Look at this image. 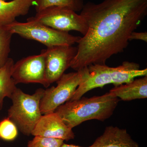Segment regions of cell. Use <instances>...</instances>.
<instances>
[{
  "instance_id": "6",
  "label": "cell",
  "mask_w": 147,
  "mask_h": 147,
  "mask_svg": "<svg viewBox=\"0 0 147 147\" xmlns=\"http://www.w3.org/2000/svg\"><path fill=\"white\" fill-rule=\"evenodd\" d=\"M28 19L66 32L76 31L84 36L88 30L84 18L74 11L65 7H48L36 12L34 16Z\"/></svg>"
},
{
  "instance_id": "12",
  "label": "cell",
  "mask_w": 147,
  "mask_h": 147,
  "mask_svg": "<svg viewBox=\"0 0 147 147\" xmlns=\"http://www.w3.org/2000/svg\"><path fill=\"white\" fill-rule=\"evenodd\" d=\"M109 93L124 101L147 98V76L115 86L110 90Z\"/></svg>"
},
{
  "instance_id": "3",
  "label": "cell",
  "mask_w": 147,
  "mask_h": 147,
  "mask_svg": "<svg viewBox=\"0 0 147 147\" xmlns=\"http://www.w3.org/2000/svg\"><path fill=\"white\" fill-rule=\"evenodd\" d=\"M119 101L118 98L108 92L100 96L69 100L59 106L55 112L72 129L90 120L104 121L113 115Z\"/></svg>"
},
{
  "instance_id": "17",
  "label": "cell",
  "mask_w": 147,
  "mask_h": 147,
  "mask_svg": "<svg viewBox=\"0 0 147 147\" xmlns=\"http://www.w3.org/2000/svg\"><path fill=\"white\" fill-rule=\"evenodd\" d=\"M18 134L17 127L8 117L0 121V139L11 142L16 139Z\"/></svg>"
},
{
  "instance_id": "7",
  "label": "cell",
  "mask_w": 147,
  "mask_h": 147,
  "mask_svg": "<svg viewBox=\"0 0 147 147\" xmlns=\"http://www.w3.org/2000/svg\"><path fill=\"white\" fill-rule=\"evenodd\" d=\"M83 79L81 70L64 74L57 81V86L46 89L40 102L42 115L55 112L59 106L70 100Z\"/></svg>"
},
{
  "instance_id": "5",
  "label": "cell",
  "mask_w": 147,
  "mask_h": 147,
  "mask_svg": "<svg viewBox=\"0 0 147 147\" xmlns=\"http://www.w3.org/2000/svg\"><path fill=\"white\" fill-rule=\"evenodd\" d=\"M6 26L13 34H18L23 38L36 40L47 47L59 45L72 46L78 43L81 38V37L57 30L28 19L25 23L15 21Z\"/></svg>"
},
{
  "instance_id": "1",
  "label": "cell",
  "mask_w": 147,
  "mask_h": 147,
  "mask_svg": "<svg viewBox=\"0 0 147 147\" xmlns=\"http://www.w3.org/2000/svg\"><path fill=\"white\" fill-rule=\"evenodd\" d=\"M147 14V0H103L84 4L80 15L88 30L78 42L70 67L78 71L92 64H105L127 47L131 33Z\"/></svg>"
},
{
  "instance_id": "10",
  "label": "cell",
  "mask_w": 147,
  "mask_h": 147,
  "mask_svg": "<svg viewBox=\"0 0 147 147\" xmlns=\"http://www.w3.org/2000/svg\"><path fill=\"white\" fill-rule=\"evenodd\" d=\"M31 135L34 137L60 139L67 142L75 137L72 129L68 127L55 112L41 116Z\"/></svg>"
},
{
  "instance_id": "11",
  "label": "cell",
  "mask_w": 147,
  "mask_h": 147,
  "mask_svg": "<svg viewBox=\"0 0 147 147\" xmlns=\"http://www.w3.org/2000/svg\"><path fill=\"white\" fill-rule=\"evenodd\" d=\"M89 147H139L131 138L126 129L110 126L105 128L103 134L98 137Z\"/></svg>"
},
{
  "instance_id": "8",
  "label": "cell",
  "mask_w": 147,
  "mask_h": 147,
  "mask_svg": "<svg viewBox=\"0 0 147 147\" xmlns=\"http://www.w3.org/2000/svg\"><path fill=\"white\" fill-rule=\"evenodd\" d=\"M41 51L45 55V88H47L58 81L70 67L77 54V47L59 45L47 47Z\"/></svg>"
},
{
  "instance_id": "2",
  "label": "cell",
  "mask_w": 147,
  "mask_h": 147,
  "mask_svg": "<svg viewBox=\"0 0 147 147\" xmlns=\"http://www.w3.org/2000/svg\"><path fill=\"white\" fill-rule=\"evenodd\" d=\"M83 79L69 100H78L89 91L113 84L115 86L132 82L135 78L147 76V69H140L139 64L124 61L117 67L105 64H92L80 69Z\"/></svg>"
},
{
  "instance_id": "20",
  "label": "cell",
  "mask_w": 147,
  "mask_h": 147,
  "mask_svg": "<svg viewBox=\"0 0 147 147\" xmlns=\"http://www.w3.org/2000/svg\"><path fill=\"white\" fill-rule=\"evenodd\" d=\"M60 147H82L80 146H76V145H69V144H65V143H63V144H62L61 146Z\"/></svg>"
},
{
  "instance_id": "4",
  "label": "cell",
  "mask_w": 147,
  "mask_h": 147,
  "mask_svg": "<svg viewBox=\"0 0 147 147\" xmlns=\"http://www.w3.org/2000/svg\"><path fill=\"white\" fill-rule=\"evenodd\" d=\"M45 90L38 89L29 94L16 88L11 97L12 105L8 110V117L22 134L31 135L32 131L42 116L40 102Z\"/></svg>"
},
{
  "instance_id": "14",
  "label": "cell",
  "mask_w": 147,
  "mask_h": 147,
  "mask_svg": "<svg viewBox=\"0 0 147 147\" xmlns=\"http://www.w3.org/2000/svg\"><path fill=\"white\" fill-rule=\"evenodd\" d=\"M14 64L13 60L9 58L5 64L0 68V110L2 109L4 98H10L17 88L12 77Z\"/></svg>"
},
{
  "instance_id": "9",
  "label": "cell",
  "mask_w": 147,
  "mask_h": 147,
  "mask_svg": "<svg viewBox=\"0 0 147 147\" xmlns=\"http://www.w3.org/2000/svg\"><path fill=\"white\" fill-rule=\"evenodd\" d=\"M45 55L41 51L38 55L23 58L13 65L12 77L15 84L36 83L45 87Z\"/></svg>"
},
{
  "instance_id": "16",
  "label": "cell",
  "mask_w": 147,
  "mask_h": 147,
  "mask_svg": "<svg viewBox=\"0 0 147 147\" xmlns=\"http://www.w3.org/2000/svg\"><path fill=\"white\" fill-rule=\"evenodd\" d=\"M13 34L6 26L0 25V68L9 59L10 44Z\"/></svg>"
},
{
  "instance_id": "13",
  "label": "cell",
  "mask_w": 147,
  "mask_h": 147,
  "mask_svg": "<svg viewBox=\"0 0 147 147\" xmlns=\"http://www.w3.org/2000/svg\"><path fill=\"white\" fill-rule=\"evenodd\" d=\"M34 5V0H0V25L13 23L18 16L26 15Z\"/></svg>"
},
{
  "instance_id": "19",
  "label": "cell",
  "mask_w": 147,
  "mask_h": 147,
  "mask_svg": "<svg viewBox=\"0 0 147 147\" xmlns=\"http://www.w3.org/2000/svg\"><path fill=\"white\" fill-rule=\"evenodd\" d=\"M133 40H143L145 42H147V32H133L131 33L129 37V41Z\"/></svg>"
},
{
  "instance_id": "15",
  "label": "cell",
  "mask_w": 147,
  "mask_h": 147,
  "mask_svg": "<svg viewBox=\"0 0 147 147\" xmlns=\"http://www.w3.org/2000/svg\"><path fill=\"white\" fill-rule=\"evenodd\" d=\"M84 5V0H34L36 12L51 7H61L76 11H81Z\"/></svg>"
},
{
  "instance_id": "18",
  "label": "cell",
  "mask_w": 147,
  "mask_h": 147,
  "mask_svg": "<svg viewBox=\"0 0 147 147\" xmlns=\"http://www.w3.org/2000/svg\"><path fill=\"white\" fill-rule=\"evenodd\" d=\"M63 143L62 139L36 136L29 141L27 147H60Z\"/></svg>"
}]
</instances>
